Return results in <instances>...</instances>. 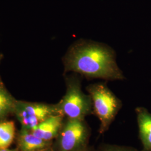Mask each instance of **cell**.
<instances>
[{"mask_svg": "<svg viewBox=\"0 0 151 151\" xmlns=\"http://www.w3.org/2000/svg\"><path fill=\"white\" fill-rule=\"evenodd\" d=\"M63 61L65 72L77 73L88 79L124 78L113 49L104 44L81 39L71 45Z\"/></svg>", "mask_w": 151, "mask_h": 151, "instance_id": "obj_1", "label": "cell"}, {"mask_svg": "<svg viewBox=\"0 0 151 151\" xmlns=\"http://www.w3.org/2000/svg\"><path fill=\"white\" fill-rule=\"evenodd\" d=\"M86 90L91 97L92 114L100 122L99 132L100 134H104L113 122L122 107V103L105 83L89 85L87 86Z\"/></svg>", "mask_w": 151, "mask_h": 151, "instance_id": "obj_2", "label": "cell"}, {"mask_svg": "<svg viewBox=\"0 0 151 151\" xmlns=\"http://www.w3.org/2000/svg\"><path fill=\"white\" fill-rule=\"evenodd\" d=\"M66 92L57 104L60 114L66 118L85 120L92 114L91 97L82 90L81 77L77 75L65 79Z\"/></svg>", "mask_w": 151, "mask_h": 151, "instance_id": "obj_3", "label": "cell"}, {"mask_svg": "<svg viewBox=\"0 0 151 151\" xmlns=\"http://www.w3.org/2000/svg\"><path fill=\"white\" fill-rule=\"evenodd\" d=\"M91 129L85 120L65 118L52 147L54 151H80L88 146Z\"/></svg>", "mask_w": 151, "mask_h": 151, "instance_id": "obj_4", "label": "cell"}, {"mask_svg": "<svg viewBox=\"0 0 151 151\" xmlns=\"http://www.w3.org/2000/svg\"><path fill=\"white\" fill-rule=\"evenodd\" d=\"M13 114L19 121L22 127L32 129L49 116L60 114L57 104L32 103L16 100Z\"/></svg>", "mask_w": 151, "mask_h": 151, "instance_id": "obj_5", "label": "cell"}, {"mask_svg": "<svg viewBox=\"0 0 151 151\" xmlns=\"http://www.w3.org/2000/svg\"><path fill=\"white\" fill-rule=\"evenodd\" d=\"M65 116L55 115L49 116L30 130L38 138L47 141H53L60 133Z\"/></svg>", "mask_w": 151, "mask_h": 151, "instance_id": "obj_6", "label": "cell"}, {"mask_svg": "<svg viewBox=\"0 0 151 151\" xmlns=\"http://www.w3.org/2000/svg\"><path fill=\"white\" fill-rule=\"evenodd\" d=\"M53 141L42 139L34 135L30 130L22 127L17 138V148L20 151H35L53 145Z\"/></svg>", "mask_w": 151, "mask_h": 151, "instance_id": "obj_7", "label": "cell"}, {"mask_svg": "<svg viewBox=\"0 0 151 151\" xmlns=\"http://www.w3.org/2000/svg\"><path fill=\"white\" fill-rule=\"evenodd\" d=\"M139 135L143 151H151V113L142 107L135 109Z\"/></svg>", "mask_w": 151, "mask_h": 151, "instance_id": "obj_8", "label": "cell"}, {"mask_svg": "<svg viewBox=\"0 0 151 151\" xmlns=\"http://www.w3.org/2000/svg\"><path fill=\"white\" fill-rule=\"evenodd\" d=\"M16 101L0 81V122L6 120L13 114Z\"/></svg>", "mask_w": 151, "mask_h": 151, "instance_id": "obj_9", "label": "cell"}, {"mask_svg": "<svg viewBox=\"0 0 151 151\" xmlns=\"http://www.w3.org/2000/svg\"><path fill=\"white\" fill-rule=\"evenodd\" d=\"M16 134V128L12 121L0 122V148H7L11 146Z\"/></svg>", "mask_w": 151, "mask_h": 151, "instance_id": "obj_10", "label": "cell"}, {"mask_svg": "<svg viewBox=\"0 0 151 151\" xmlns=\"http://www.w3.org/2000/svg\"><path fill=\"white\" fill-rule=\"evenodd\" d=\"M97 151H139L129 146H119L116 145L103 144ZM142 151H143V150Z\"/></svg>", "mask_w": 151, "mask_h": 151, "instance_id": "obj_11", "label": "cell"}, {"mask_svg": "<svg viewBox=\"0 0 151 151\" xmlns=\"http://www.w3.org/2000/svg\"><path fill=\"white\" fill-rule=\"evenodd\" d=\"M80 151H97V150H96L93 147H92L91 146H88L86 148Z\"/></svg>", "mask_w": 151, "mask_h": 151, "instance_id": "obj_12", "label": "cell"}, {"mask_svg": "<svg viewBox=\"0 0 151 151\" xmlns=\"http://www.w3.org/2000/svg\"><path fill=\"white\" fill-rule=\"evenodd\" d=\"M0 151H20L19 149L16 147V148L14 149H9V148H0Z\"/></svg>", "mask_w": 151, "mask_h": 151, "instance_id": "obj_13", "label": "cell"}, {"mask_svg": "<svg viewBox=\"0 0 151 151\" xmlns=\"http://www.w3.org/2000/svg\"><path fill=\"white\" fill-rule=\"evenodd\" d=\"M54 151L52 146L51 147H49L48 148H44V149H42V150H37V151Z\"/></svg>", "mask_w": 151, "mask_h": 151, "instance_id": "obj_14", "label": "cell"}, {"mask_svg": "<svg viewBox=\"0 0 151 151\" xmlns=\"http://www.w3.org/2000/svg\"><path fill=\"white\" fill-rule=\"evenodd\" d=\"M2 55H0V62H1V59H2Z\"/></svg>", "mask_w": 151, "mask_h": 151, "instance_id": "obj_15", "label": "cell"}]
</instances>
